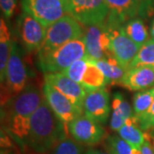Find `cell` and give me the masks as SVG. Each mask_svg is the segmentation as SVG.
Masks as SVG:
<instances>
[{"mask_svg": "<svg viewBox=\"0 0 154 154\" xmlns=\"http://www.w3.org/2000/svg\"><path fill=\"white\" fill-rule=\"evenodd\" d=\"M43 98L44 95L35 85L28 84L20 94L2 105V124L5 131L21 144L25 143L30 117L40 105Z\"/></svg>", "mask_w": 154, "mask_h": 154, "instance_id": "cell-1", "label": "cell"}, {"mask_svg": "<svg viewBox=\"0 0 154 154\" xmlns=\"http://www.w3.org/2000/svg\"><path fill=\"white\" fill-rule=\"evenodd\" d=\"M66 137L65 123L57 116L44 97L38 109L30 117L24 145L38 153H45Z\"/></svg>", "mask_w": 154, "mask_h": 154, "instance_id": "cell-2", "label": "cell"}, {"mask_svg": "<svg viewBox=\"0 0 154 154\" xmlns=\"http://www.w3.org/2000/svg\"><path fill=\"white\" fill-rule=\"evenodd\" d=\"M86 56L87 51L82 37L52 51L38 53V63L39 69L45 74L58 73L63 72L73 63Z\"/></svg>", "mask_w": 154, "mask_h": 154, "instance_id": "cell-3", "label": "cell"}, {"mask_svg": "<svg viewBox=\"0 0 154 154\" xmlns=\"http://www.w3.org/2000/svg\"><path fill=\"white\" fill-rule=\"evenodd\" d=\"M28 69L23 60L22 50L13 41L11 57L6 68L5 76L1 82V106L19 94L28 85Z\"/></svg>", "mask_w": 154, "mask_h": 154, "instance_id": "cell-4", "label": "cell"}, {"mask_svg": "<svg viewBox=\"0 0 154 154\" xmlns=\"http://www.w3.org/2000/svg\"><path fill=\"white\" fill-rule=\"evenodd\" d=\"M84 31L82 25L76 19L67 15L46 28L44 42L38 53L47 52L72 40L82 38Z\"/></svg>", "mask_w": 154, "mask_h": 154, "instance_id": "cell-5", "label": "cell"}, {"mask_svg": "<svg viewBox=\"0 0 154 154\" xmlns=\"http://www.w3.org/2000/svg\"><path fill=\"white\" fill-rule=\"evenodd\" d=\"M68 11L82 25L104 24L109 16L105 0H67Z\"/></svg>", "mask_w": 154, "mask_h": 154, "instance_id": "cell-6", "label": "cell"}, {"mask_svg": "<svg viewBox=\"0 0 154 154\" xmlns=\"http://www.w3.org/2000/svg\"><path fill=\"white\" fill-rule=\"evenodd\" d=\"M22 6L45 28L69 15L67 0H22Z\"/></svg>", "mask_w": 154, "mask_h": 154, "instance_id": "cell-7", "label": "cell"}, {"mask_svg": "<svg viewBox=\"0 0 154 154\" xmlns=\"http://www.w3.org/2000/svg\"><path fill=\"white\" fill-rule=\"evenodd\" d=\"M83 40L87 57L91 60H100L112 54L110 51V30L105 23L87 26L84 31Z\"/></svg>", "mask_w": 154, "mask_h": 154, "instance_id": "cell-8", "label": "cell"}, {"mask_svg": "<svg viewBox=\"0 0 154 154\" xmlns=\"http://www.w3.org/2000/svg\"><path fill=\"white\" fill-rule=\"evenodd\" d=\"M68 131L79 144L94 146L105 137V129L98 122L86 115L78 116L68 124Z\"/></svg>", "mask_w": 154, "mask_h": 154, "instance_id": "cell-9", "label": "cell"}, {"mask_svg": "<svg viewBox=\"0 0 154 154\" xmlns=\"http://www.w3.org/2000/svg\"><path fill=\"white\" fill-rule=\"evenodd\" d=\"M108 28L110 35V51L122 66L127 69L141 46L135 44L127 35L122 26Z\"/></svg>", "mask_w": 154, "mask_h": 154, "instance_id": "cell-10", "label": "cell"}, {"mask_svg": "<svg viewBox=\"0 0 154 154\" xmlns=\"http://www.w3.org/2000/svg\"><path fill=\"white\" fill-rule=\"evenodd\" d=\"M43 95L51 109L61 121L66 124L83 115L84 110L79 109L67 97L48 83L45 82L43 86Z\"/></svg>", "mask_w": 154, "mask_h": 154, "instance_id": "cell-11", "label": "cell"}, {"mask_svg": "<svg viewBox=\"0 0 154 154\" xmlns=\"http://www.w3.org/2000/svg\"><path fill=\"white\" fill-rule=\"evenodd\" d=\"M45 82L51 85L71 101L79 109L83 110L87 91L81 83L75 82L63 73L45 74Z\"/></svg>", "mask_w": 154, "mask_h": 154, "instance_id": "cell-12", "label": "cell"}, {"mask_svg": "<svg viewBox=\"0 0 154 154\" xmlns=\"http://www.w3.org/2000/svg\"><path fill=\"white\" fill-rule=\"evenodd\" d=\"M19 30L22 43L28 52L38 51L44 42L46 28L23 11L19 19Z\"/></svg>", "mask_w": 154, "mask_h": 154, "instance_id": "cell-13", "label": "cell"}, {"mask_svg": "<svg viewBox=\"0 0 154 154\" xmlns=\"http://www.w3.org/2000/svg\"><path fill=\"white\" fill-rule=\"evenodd\" d=\"M85 115L99 123H105L110 116V94L105 88L87 93L83 104Z\"/></svg>", "mask_w": 154, "mask_h": 154, "instance_id": "cell-14", "label": "cell"}, {"mask_svg": "<svg viewBox=\"0 0 154 154\" xmlns=\"http://www.w3.org/2000/svg\"><path fill=\"white\" fill-rule=\"evenodd\" d=\"M109 11L105 24L108 27H122L138 17L136 0H105Z\"/></svg>", "mask_w": 154, "mask_h": 154, "instance_id": "cell-15", "label": "cell"}, {"mask_svg": "<svg viewBox=\"0 0 154 154\" xmlns=\"http://www.w3.org/2000/svg\"><path fill=\"white\" fill-rule=\"evenodd\" d=\"M121 85L130 91H143L154 88V66L127 69Z\"/></svg>", "mask_w": 154, "mask_h": 154, "instance_id": "cell-16", "label": "cell"}, {"mask_svg": "<svg viewBox=\"0 0 154 154\" xmlns=\"http://www.w3.org/2000/svg\"><path fill=\"white\" fill-rule=\"evenodd\" d=\"M111 105L113 113L110 118V128L114 131H118L128 118L134 116V113L132 107L120 93L114 94Z\"/></svg>", "mask_w": 154, "mask_h": 154, "instance_id": "cell-17", "label": "cell"}, {"mask_svg": "<svg viewBox=\"0 0 154 154\" xmlns=\"http://www.w3.org/2000/svg\"><path fill=\"white\" fill-rule=\"evenodd\" d=\"M94 62L105 75L107 83L121 84L122 80L126 73V69L122 66L113 54Z\"/></svg>", "mask_w": 154, "mask_h": 154, "instance_id": "cell-18", "label": "cell"}, {"mask_svg": "<svg viewBox=\"0 0 154 154\" xmlns=\"http://www.w3.org/2000/svg\"><path fill=\"white\" fill-rule=\"evenodd\" d=\"M117 132L122 139L138 149H140L146 141V134L139 127L138 118L135 116L128 118Z\"/></svg>", "mask_w": 154, "mask_h": 154, "instance_id": "cell-19", "label": "cell"}, {"mask_svg": "<svg viewBox=\"0 0 154 154\" xmlns=\"http://www.w3.org/2000/svg\"><path fill=\"white\" fill-rule=\"evenodd\" d=\"M13 41L11 40V32L4 18L0 21V79L4 82L6 68L12 51Z\"/></svg>", "mask_w": 154, "mask_h": 154, "instance_id": "cell-20", "label": "cell"}, {"mask_svg": "<svg viewBox=\"0 0 154 154\" xmlns=\"http://www.w3.org/2000/svg\"><path fill=\"white\" fill-rule=\"evenodd\" d=\"M81 84L87 93L105 88L107 81L103 72L99 69L94 61L88 57V68L84 73Z\"/></svg>", "mask_w": 154, "mask_h": 154, "instance_id": "cell-21", "label": "cell"}, {"mask_svg": "<svg viewBox=\"0 0 154 154\" xmlns=\"http://www.w3.org/2000/svg\"><path fill=\"white\" fill-rule=\"evenodd\" d=\"M122 28L127 35L140 46L143 45L149 40L148 29L143 19L140 17H135L129 20L122 26Z\"/></svg>", "mask_w": 154, "mask_h": 154, "instance_id": "cell-22", "label": "cell"}, {"mask_svg": "<svg viewBox=\"0 0 154 154\" xmlns=\"http://www.w3.org/2000/svg\"><path fill=\"white\" fill-rule=\"evenodd\" d=\"M154 101V88L140 91L134 96L133 110L136 117L144 115Z\"/></svg>", "mask_w": 154, "mask_h": 154, "instance_id": "cell-23", "label": "cell"}, {"mask_svg": "<svg viewBox=\"0 0 154 154\" xmlns=\"http://www.w3.org/2000/svg\"><path fill=\"white\" fill-rule=\"evenodd\" d=\"M139 66H154V39L150 38L141 45L136 57L128 69Z\"/></svg>", "mask_w": 154, "mask_h": 154, "instance_id": "cell-24", "label": "cell"}, {"mask_svg": "<svg viewBox=\"0 0 154 154\" xmlns=\"http://www.w3.org/2000/svg\"><path fill=\"white\" fill-rule=\"evenodd\" d=\"M106 146L112 154H142L140 149H138L120 136L110 135L106 139Z\"/></svg>", "mask_w": 154, "mask_h": 154, "instance_id": "cell-25", "label": "cell"}, {"mask_svg": "<svg viewBox=\"0 0 154 154\" xmlns=\"http://www.w3.org/2000/svg\"><path fill=\"white\" fill-rule=\"evenodd\" d=\"M50 154H85L82 147L74 139L67 136L51 150Z\"/></svg>", "mask_w": 154, "mask_h": 154, "instance_id": "cell-26", "label": "cell"}, {"mask_svg": "<svg viewBox=\"0 0 154 154\" xmlns=\"http://www.w3.org/2000/svg\"><path fill=\"white\" fill-rule=\"evenodd\" d=\"M88 57L86 56L82 59H79L75 61V63H73L70 66L61 73H63L64 75L70 78L74 82L81 83L84 75V73L88 68Z\"/></svg>", "mask_w": 154, "mask_h": 154, "instance_id": "cell-27", "label": "cell"}, {"mask_svg": "<svg viewBox=\"0 0 154 154\" xmlns=\"http://www.w3.org/2000/svg\"><path fill=\"white\" fill-rule=\"evenodd\" d=\"M138 17L148 19L154 17V0H136Z\"/></svg>", "mask_w": 154, "mask_h": 154, "instance_id": "cell-28", "label": "cell"}, {"mask_svg": "<svg viewBox=\"0 0 154 154\" xmlns=\"http://www.w3.org/2000/svg\"><path fill=\"white\" fill-rule=\"evenodd\" d=\"M138 124L141 130L147 131L154 128V101L152 106L144 115L137 117Z\"/></svg>", "mask_w": 154, "mask_h": 154, "instance_id": "cell-29", "label": "cell"}, {"mask_svg": "<svg viewBox=\"0 0 154 154\" xmlns=\"http://www.w3.org/2000/svg\"><path fill=\"white\" fill-rule=\"evenodd\" d=\"M0 7L5 18L10 19L16 11L17 0H0Z\"/></svg>", "mask_w": 154, "mask_h": 154, "instance_id": "cell-30", "label": "cell"}, {"mask_svg": "<svg viewBox=\"0 0 154 154\" xmlns=\"http://www.w3.org/2000/svg\"><path fill=\"white\" fill-rule=\"evenodd\" d=\"M140 151H141L142 154H154L153 148L151 145V142L149 141V140L146 137L145 143L140 147Z\"/></svg>", "mask_w": 154, "mask_h": 154, "instance_id": "cell-31", "label": "cell"}, {"mask_svg": "<svg viewBox=\"0 0 154 154\" xmlns=\"http://www.w3.org/2000/svg\"><path fill=\"white\" fill-rule=\"evenodd\" d=\"M85 154H112L110 152H104L97 149H88L85 152Z\"/></svg>", "mask_w": 154, "mask_h": 154, "instance_id": "cell-32", "label": "cell"}, {"mask_svg": "<svg viewBox=\"0 0 154 154\" xmlns=\"http://www.w3.org/2000/svg\"><path fill=\"white\" fill-rule=\"evenodd\" d=\"M150 34H151L152 38H153L154 39V18L153 20L152 21V23H151V27H150Z\"/></svg>", "mask_w": 154, "mask_h": 154, "instance_id": "cell-33", "label": "cell"}, {"mask_svg": "<svg viewBox=\"0 0 154 154\" xmlns=\"http://www.w3.org/2000/svg\"><path fill=\"white\" fill-rule=\"evenodd\" d=\"M1 154H15V153L11 152V151H6V150L2 149V151H1Z\"/></svg>", "mask_w": 154, "mask_h": 154, "instance_id": "cell-34", "label": "cell"}, {"mask_svg": "<svg viewBox=\"0 0 154 154\" xmlns=\"http://www.w3.org/2000/svg\"><path fill=\"white\" fill-rule=\"evenodd\" d=\"M149 138H152V143H153V146H154V134H152V135H150Z\"/></svg>", "mask_w": 154, "mask_h": 154, "instance_id": "cell-35", "label": "cell"}, {"mask_svg": "<svg viewBox=\"0 0 154 154\" xmlns=\"http://www.w3.org/2000/svg\"><path fill=\"white\" fill-rule=\"evenodd\" d=\"M153 131H154V128H153Z\"/></svg>", "mask_w": 154, "mask_h": 154, "instance_id": "cell-36", "label": "cell"}]
</instances>
